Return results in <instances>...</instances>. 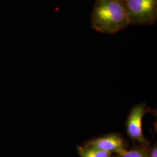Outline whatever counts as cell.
Instances as JSON below:
<instances>
[{
  "label": "cell",
  "instance_id": "cell-7",
  "mask_svg": "<svg viewBox=\"0 0 157 157\" xmlns=\"http://www.w3.org/2000/svg\"><path fill=\"white\" fill-rule=\"evenodd\" d=\"M149 157H157V144L155 143L152 147H149L148 148Z\"/></svg>",
  "mask_w": 157,
  "mask_h": 157
},
{
  "label": "cell",
  "instance_id": "cell-4",
  "mask_svg": "<svg viewBox=\"0 0 157 157\" xmlns=\"http://www.w3.org/2000/svg\"><path fill=\"white\" fill-rule=\"evenodd\" d=\"M83 145L90 146L105 151L122 154L128 150L129 143L120 133H112L94 137Z\"/></svg>",
  "mask_w": 157,
  "mask_h": 157
},
{
  "label": "cell",
  "instance_id": "cell-3",
  "mask_svg": "<svg viewBox=\"0 0 157 157\" xmlns=\"http://www.w3.org/2000/svg\"><path fill=\"white\" fill-rule=\"evenodd\" d=\"M150 109L147 108V103L141 102L135 105L130 111L126 120V133L133 142L144 147H149L150 143L144 137L142 129V121L144 115L150 112Z\"/></svg>",
  "mask_w": 157,
  "mask_h": 157
},
{
  "label": "cell",
  "instance_id": "cell-1",
  "mask_svg": "<svg viewBox=\"0 0 157 157\" xmlns=\"http://www.w3.org/2000/svg\"><path fill=\"white\" fill-rule=\"evenodd\" d=\"M91 21L93 28L102 33H115L130 25L121 0H96Z\"/></svg>",
  "mask_w": 157,
  "mask_h": 157
},
{
  "label": "cell",
  "instance_id": "cell-5",
  "mask_svg": "<svg viewBox=\"0 0 157 157\" xmlns=\"http://www.w3.org/2000/svg\"><path fill=\"white\" fill-rule=\"evenodd\" d=\"M80 157H112V153L94 148L90 146H77Z\"/></svg>",
  "mask_w": 157,
  "mask_h": 157
},
{
  "label": "cell",
  "instance_id": "cell-6",
  "mask_svg": "<svg viewBox=\"0 0 157 157\" xmlns=\"http://www.w3.org/2000/svg\"><path fill=\"white\" fill-rule=\"evenodd\" d=\"M149 147L135 144L132 148L127 150L124 153L117 154L114 157H149Z\"/></svg>",
  "mask_w": 157,
  "mask_h": 157
},
{
  "label": "cell",
  "instance_id": "cell-2",
  "mask_svg": "<svg viewBox=\"0 0 157 157\" xmlns=\"http://www.w3.org/2000/svg\"><path fill=\"white\" fill-rule=\"evenodd\" d=\"M130 24L152 25L157 18V0H121Z\"/></svg>",
  "mask_w": 157,
  "mask_h": 157
}]
</instances>
